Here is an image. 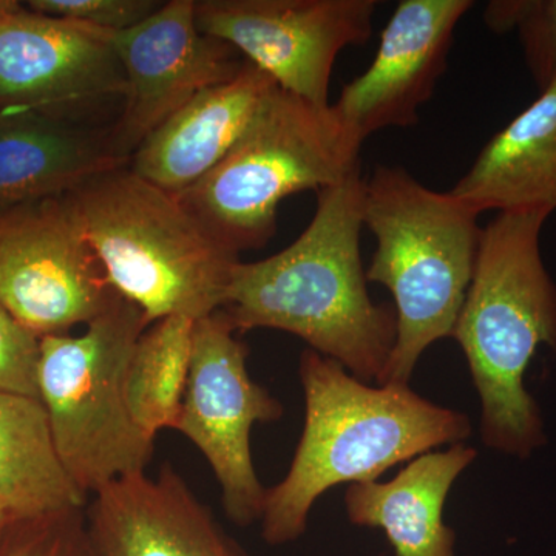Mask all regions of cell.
Here are the masks:
<instances>
[{"label": "cell", "instance_id": "cell-1", "mask_svg": "<svg viewBox=\"0 0 556 556\" xmlns=\"http://www.w3.org/2000/svg\"><path fill=\"white\" fill-rule=\"evenodd\" d=\"M361 174L317 192L298 240L233 273L225 311L237 331L276 329L308 343L364 382L383 386L396 343L394 308L372 302L362 263Z\"/></svg>", "mask_w": 556, "mask_h": 556}, {"label": "cell", "instance_id": "cell-2", "mask_svg": "<svg viewBox=\"0 0 556 556\" xmlns=\"http://www.w3.org/2000/svg\"><path fill=\"white\" fill-rule=\"evenodd\" d=\"M299 378L302 437L260 519L269 546L305 535L314 504L332 486L379 481L390 468L473 433L466 413L428 401L409 383L371 386L313 350L303 351Z\"/></svg>", "mask_w": 556, "mask_h": 556}, {"label": "cell", "instance_id": "cell-3", "mask_svg": "<svg viewBox=\"0 0 556 556\" xmlns=\"http://www.w3.org/2000/svg\"><path fill=\"white\" fill-rule=\"evenodd\" d=\"M548 217L546 211L501 212L482 228L452 336L477 388L482 442L519 459L546 444L525 378L538 348L556 351V285L541 255Z\"/></svg>", "mask_w": 556, "mask_h": 556}, {"label": "cell", "instance_id": "cell-4", "mask_svg": "<svg viewBox=\"0 0 556 556\" xmlns=\"http://www.w3.org/2000/svg\"><path fill=\"white\" fill-rule=\"evenodd\" d=\"M65 200L110 287L149 325L172 316L199 320L225 308L240 254L177 195L127 164L89 179Z\"/></svg>", "mask_w": 556, "mask_h": 556}, {"label": "cell", "instance_id": "cell-5", "mask_svg": "<svg viewBox=\"0 0 556 556\" xmlns=\"http://www.w3.org/2000/svg\"><path fill=\"white\" fill-rule=\"evenodd\" d=\"M362 215L378 243L367 280L391 292L396 313L383 383H409L428 348L455 331L477 265L479 215L399 166H378L365 179Z\"/></svg>", "mask_w": 556, "mask_h": 556}, {"label": "cell", "instance_id": "cell-6", "mask_svg": "<svg viewBox=\"0 0 556 556\" xmlns=\"http://www.w3.org/2000/svg\"><path fill=\"white\" fill-rule=\"evenodd\" d=\"M362 146L332 104L274 87L225 160L177 199L237 254L263 248L281 201L361 174Z\"/></svg>", "mask_w": 556, "mask_h": 556}, {"label": "cell", "instance_id": "cell-7", "mask_svg": "<svg viewBox=\"0 0 556 556\" xmlns=\"http://www.w3.org/2000/svg\"><path fill=\"white\" fill-rule=\"evenodd\" d=\"M86 327L40 338L39 396L62 467L89 500L148 471L155 438L134 422L126 401L131 354L150 327L144 313L118 294Z\"/></svg>", "mask_w": 556, "mask_h": 556}, {"label": "cell", "instance_id": "cell-8", "mask_svg": "<svg viewBox=\"0 0 556 556\" xmlns=\"http://www.w3.org/2000/svg\"><path fill=\"white\" fill-rule=\"evenodd\" d=\"M236 332L223 309L193 320L188 386L175 430L206 459L229 521L249 527L262 519L268 493L252 459V428L276 422L285 408L249 375V350Z\"/></svg>", "mask_w": 556, "mask_h": 556}, {"label": "cell", "instance_id": "cell-9", "mask_svg": "<svg viewBox=\"0 0 556 556\" xmlns=\"http://www.w3.org/2000/svg\"><path fill=\"white\" fill-rule=\"evenodd\" d=\"M376 0H195L204 35L228 43L278 89L327 108L336 61L372 35Z\"/></svg>", "mask_w": 556, "mask_h": 556}, {"label": "cell", "instance_id": "cell-10", "mask_svg": "<svg viewBox=\"0 0 556 556\" xmlns=\"http://www.w3.org/2000/svg\"><path fill=\"white\" fill-rule=\"evenodd\" d=\"M116 295L65 197L0 217V305L39 338L89 325Z\"/></svg>", "mask_w": 556, "mask_h": 556}, {"label": "cell", "instance_id": "cell-11", "mask_svg": "<svg viewBox=\"0 0 556 556\" xmlns=\"http://www.w3.org/2000/svg\"><path fill=\"white\" fill-rule=\"evenodd\" d=\"M124 93L113 33L36 13L22 2L0 14V113L76 121Z\"/></svg>", "mask_w": 556, "mask_h": 556}, {"label": "cell", "instance_id": "cell-12", "mask_svg": "<svg viewBox=\"0 0 556 556\" xmlns=\"http://www.w3.org/2000/svg\"><path fill=\"white\" fill-rule=\"evenodd\" d=\"M113 43L126 76V93L108 142L113 155L127 164L164 121L248 64L239 51L200 30L195 0L163 2L137 27L113 33Z\"/></svg>", "mask_w": 556, "mask_h": 556}, {"label": "cell", "instance_id": "cell-13", "mask_svg": "<svg viewBox=\"0 0 556 556\" xmlns=\"http://www.w3.org/2000/svg\"><path fill=\"white\" fill-rule=\"evenodd\" d=\"M471 0H402L380 33L378 53L332 104L362 141L412 127L447 70L453 36Z\"/></svg>", "mask_w": 556, "mask_h": 556}, {"label": "cell", "instance_id": "cell-14", "mask_svg": "<svg viewBox=\"0 0 556 556\" xmlns=\"http://www.w3.org/2000/svg\"><path fill=\"white\" fill-rule=\"evenodd\" d=\"M86 518L97 556H251L170 464L104 486Z\"/></svg>", "mask_w": 556, "mask_h": 556}, {"label": "cell", "instance_id": "cell-15", "mask_svg": "<svg viewBox=\"0 0 556 556\" xmlns=\"http://www.w3.org/2000/svg\"><path fill=\"white\" fill-rule=\"evenodd\" d=\"M277 84L254 65L208 87L153 131L129 161L139 177L179 195L225 160Z\"/></svg>", "mask_w": 556, "mask_h": 556}, {"label": "cell", "instance_id": "cell-16", "mask_svg": "<svg viewBox=\"0 0 556 556\" xmlns=\"http://www.w3.org/2000/svg\"><path fill=\"white\" fill-rule=\"evenodd\" d=\"M477 457V448L460 442L415 457L391 481L348 485V521L382 530L396 556H456V532L445 525L444 508Z\"/></svg>", "mask_w": 556, "mask_h": 556}, {"label": "cell", "instance_id": "cell-17", "mask_svg": "<svg viewBox=\"0 0 556 556\" xmlns=\"http://www.w3.org/2000/svg\"><path fill=\"white\" fill-rule=\"evenodd\" d=\"M127 166L108 131L38 113H0V217L36 201L60 199L104 172Z\"/></svg>", "mask_w": 556, "mask_h": 556}, {"label": "cell", "instance_id": "cell-18", "mask_svg": "<svg viewBox=\"0 0 556 556\" xmlns=\"http://www.w3.org/2000/svg\"><path fill=\"white\" fill-rule=\"evenodd\" d=\"M478 215L556 211V79L479 152L450 190Z\"/></svg>", "mask_w": 556, "mask_h": 556}, {"label": "cell", "instance_id": "cell-19", "mask_svg": "<svg viewBox=\"0 0 556 556\" xmlns=\"http://www.w3.org/2000/svg\"><path fill=\"white\" fill-rule=\"evenodd\" d=\"M65 473L42 402L0 391V507L10 519L86 507Z\"/></svg>", "mask_w": 556, "mask_h": 556}, {"label": "cell", "instance_id": "cell-20", "mask_svg": "<svg viewBox=\"0 0 556 556\" xmlns=\"http://www.w3.org/2000/svg\"><path fill=\"white\" fill-rule=\"evenodd\" d=\"M193 320L172 316L139 338L126 376L131 419L146 434L175 430L188 386Z\"/></svg>", "mask_w": 556, "mask_h": 556}, {"label": "cell", "instance_id": "cell-21", "mask_svg": "<svg viewBox=\"0 0 556 556\" xmlns=\"http://www.w3.org/2000/svg\"><path fill=\"white\" fill-rule=\"evenodd\" d=\"M484 21L495 33L518 31L540 90L556 79V0H495L486 3Z\"/></svg>", "mask_w": 556, "mask_h": 556}, {"label": "cell", "instance_id": "cell-22", "mask_svg": "<svg viewBox=\"0 0 556 556\" xmlns=\"http://www.w3.org/2000/svg\"><path fill=\"white\" fill-rule=\"evenodd\" d=\"M0 556H97L86 507L11 519L0 540Z\"/></svg>", "mask_w": 556, "mask_h": 556}, {"label": "cell", "instance_id": "cell-23", "mask_svg": "<svg viewBox=\"0 0 556 556\" xmlns=\"http://www.w3.org/2000/svg\"><path fill=\"white\" fill-rule=\"evenodd\" d=\"M40 338L0 305V391L40 401Z\"/></svg>", "mask_w": 556, "mask_h": 556}, {"label": "cell", "instance_id": "cell-24", "mask_svg": "<svg viewBox=\"0 0 556 556\" xmlns=\"http://www.w3.org/2000/svg\"><path fill=\"white\" fill-rule=\"evenodd\" d=\"M28 10L90 25L110 33L137 27L152 16L163 2L156 0H28Z\"/></svg>", "mask_w": 556, "mask_h": 556}, {"label": "cell", "instance_id": "cell-25", "mask_svg": "<svg viewBox=\"0 0 556 556\" xmlns=\"http://www.w3.org/2000/svg\"><path fill=\"white\" fill-rule=\"evenodd\" d=\"M11 521L9 515L3 511V508L0 507V540H2L3 532H5L7 526Z\"/></svg>", "mask_w": 556, "mask_h": 556}, {"label": "cell", "instance_id": "cell-26", "mask_svg": "<svg viewBox=\"0 0 556 556\" xmlns=\"http://www.w3.org/2000/svg\"><path fill=\"white\" fill-rule=\"evenodd\" d=\"M17 5H20V2H16V0H0V14L13 10Z\"/></svg>", "mask_w": 556, "mask_h": 556}]
</instances>
